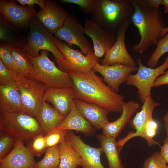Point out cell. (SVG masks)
Here are the masks:
<instances>
[{
    "mask_svg": "<svg viewBox=\"0 0 168 168\" xmlns=\"http://www.w3.org/2000/svg\"><path fill=\"white\" fill-rule=\"evenodd\" d=\"M74 102L78 111L95 128L102 129L110 122L108 118L109 112L96 105L75 99Z\"/></svg>",
    "mask_w": 168,
    "mask_h": 168,
    "instance_id": "cell-19",
    "label": "cell"
},
{
    "mask_svg": "<svg viewBox=\"0 0 168 168\" xmlns=\"http://www.w3.org/2000/svg\"><path fill=\"white\" fill-rule=\"evenodd\" d=\"M139 107V104L134 101L126 102L123 106L120 116L115 120L106 124L102 129V134L117 137L126 125L130 122L132 117Z\"/></svg>",
    "mask_w": 168,
    "mask_h": 168,
    "instance_id": "cell-22",
    "label": "cell"
},
{
    "mask_svg": "<svg viewBox=\"0 0 168 168\" xmlns=\"http://www.w3.org/2000/svg\"><path fill=\"white\" fill-rule=\"evenodd\" d=\"M24 77L7 68L0 59V85L19 82Z\"/></svg>",
    "mask_w": 168,
    "mask_h": 168,
    "instance_id": "cell-33",
    "label": "cell"
},
{
    "mask_svg": "<svg viewBox=\"0 0 168 168\" xmlns=\"http://www.w3.org/2000/svg\"><path fill=\"white\" fill-rule=\"evenodd\" d=\"M168 84V70L159 76L155 80L153 87H157Z\"/></svg>",
    "mask_w": 168,
    "mask_h": 168,
    "instance_id": "cell-39",
    "label": "cell"
},
{
    "mask_svg": "<svg viewBox=\"0 0 168 168\" xmlns=\"http://www.w3.org/2000/svg\"><path fill=\"white\" fill-rule=\"evenodd\" d=\"M137 62L138 65L137 73L130 74L125 83L127 85L135 86L137 89L139 99L143 103L146 98L151 96L152 89L156 79L163 74L168 68V55L163 63L155 68L146 66L140 58H138Z\"/></svg>",
    "mask_w": 168,
    "mask_h": 168,
    "instance_id": "cell-7",
    "label": "cell"
},
{
    "mask_svg": "<svg viewBox=\"0 0 168 168\" xmlns=\"http://www.w3.org/2000/svg\"><path fill=\"white\" fill-rule=\"evenodd\" d=\"M55 45L64 57V59L57 63L58 67L62 71L68 73L70 72L85 73L93 70L99 58L94 54L87 55L71 48L63 41L53 36Z\"/></svg>",
    "mask_w": 168,
    "mask_h": 168,
    "instance_id": "cell-8",
    "label": "cell"
},
{
    "mask_svg": "<svg viewBox=\"0 0 168 168\" xmlns=\"http://www.w3.org/2000/svg\"><path fill=\"white\" fill-rule=\"evenodd\" d=\"M75 95L73 87L56 88L47 86L43 100L51 103L63 116L70 112Z\"/></svg>",
    "mask_w": 168,
    "mask_h": 168,
    "instance_id": "cell-16",
    "label": "cell"
},
{
    "mask_svg": "<svg viewBox=\"0 0 168 168\" xmlns=\"http://www.w3.org/2000/svg\"><path fill=\"white\" fill-rule=\"evenodd\" d=\"M0 12L11 22L19 26L28 23L36 13L33 7H22L5 0L0 1Z\"/></svg>",
    "mask_w": 168,
    "mask_h": 168,
    "instance_id": "cell-18",
    "label": "cell"
},
{
    "mask_svg": "<svg viewBox=\"0 0 168 168\" xmlns=\"http://www.w3.org/2000/svg\"><path fill=\"white\" fill-rule=\"evenodd\" d=\"M65 140L80 155L84 164L83 167L105 168L100 161V156L103 152L101 147L95 148L86 143L72 131H68Z\"/></svg>",
    "mask_w": 168,
    "mask_h": 168,
    "instance_id": "cell-14",
    "label": "cell"
},
{
    "mask_svg": "<svg viewBox=\"0 0 168 168\" xmlns=\"http://www.w3.org/2000/svg\"><path fill=\"white\" fill-rule=\"evenodd\" d=\"M17 1L22 6L27 5L29 7H33L34 5L37 4L40 9L44 7L45 4V0H18Z\"/></svg>",
    "mask_w": 168,
    "mask_h": 168,
    "instance_id": "cell-38",
    "label": "cell"
},
{
    "mask_svg": "<svg viewBox=\"0 0 168 168\" xmlns=\"http://www.w3.org/2000/svg\"><path fill=\"white\" fill-rule=\"evenodd\" d=\"M156 45L147 61V66L149 67L155 68L161 57L168 52V32L158 40Z\"/></svg>",
    "mask_w": 168,
    "mask_h": 168,
    "instance_id": "cell-30",
    "label": "cell"
},
{
    "mask_svg": "<svg viewBox=\"0 0 168 168\" xmlns=\"http://www.w3.org/2000/svg\"><path fill=\"white\" fill-rule=\"evenodd\" d=\"M29 143V149L33 154L38 157L45 152L47 148L45 136L42 134L35 136Z\"/></svg>",
    "mask_w": 168,
    "mask_h": 168,
    "instance_id": "cell-35",
    "label": "cell"
},
{
    "mask_svg": "<svg viewBox=\"0 0 168 168\" xmlns=\"http://www.w3.org/2000/svg\"><path fill=\"white\" fill-rule=\"evenodd\" d=\"M141 110L137 112L129 123L131 127L136 132L140 130L147 123L152 119L153 110L161 103L155 101L151 96L147 97L143 103Z\"/></svg>",
    "mask_w": 168,
    "mask_h": 168,
    "instance_id": "cell-27",
    "label": "cell"
},
{
    "mask_svg": "<svg viewBox=\"0 0 168 168\" xmlns=\"http://www.w3.org/2000/svg\"><path fill=\"white\" fill-rule=\"evenodd\" d=\"M163 145L161 147L160 153L167 164H168V138H166Z\"/></svg>",
    "mask_w": 168,
    "mask_h": 168,
    "instance_id": "cell-40",
    "label": "cell"
},
{
    "mask_svg": "<svg viewBox=\"0 0 168 168\" xmlns=\"http://www.w3.org/2000/svg\"><path fill=\"white\" fill-rule=\"evenodd\" d=\"M16 84L23 112L35 117L48 86L40 81L26 78Z\"/></svg>",
    "mask_w": 168,
    "mask_h": 168,
    "instance_id": "cell-10",
    "label": "cell"
},
{
    "mask_svg": "<svg viewBox=\"0 0 168 168\" xmlns=\"http://www.w3.org/2000/svg\"><path fill=\"white\" fill-rule=\"evenodd\" d=\"M30 21L27 43L20 46L33 57H38L40 50H45L53 54L57 63L63 61L64 57L55 45L51 33L39 21Z\"/></svg>",
    "mask_w": 168,
    "mask_h": 168,
    "instance_id": "cell-6",
    "label": "cell"
},
{
    "mask_svg": "<svg viewBox=\"0 0 168 168\" xmlns=\"http://www.w3.org/2000/svg\"><path fill=\"white\" fill-rule=\"evenodd\" d=\"M57 39L71 47L76 45L85 55L94 54L93 47L85 36L84 26L74 16L69 15L63 25L54 33Z\"/></svg>",
    "mask_w": 168,
    "mask_h": 168,
    "instance_id": "cell-9",
    "label": "cell"
},
{
    "mask_svg": "<svg viewBox=\"0 0 168 168\" xmlns=\"http://www.w3.org/2000/svg\"><path fill=\"white\" fill-rule=\"evenodd\" d=\"M35 118L44 133L54 130L65 118L54 108L43 100Z\"/></svg>",
    "mask_w": 168,
    "mask_h": 168,
    "instance_id": "cell-21",
    "label": "cell"
},
{
    "mask_svg": "<svg viewBox=\"0 0 168 168\" xmlns=\"http://www.w3.org/2000/svg\"><path fill=\"white\" fill-rule=\"evenodd\" d=\"M61 129L74 130L88 135L94 134L95 131V128L78 111L74 100L69 113L54 130Z\"/></svg>",
    "mask_w": 168,
    "mask_h": 168,
    "instance_id": "cell-23",
    "label": "cell"
},
{
    "mask_svg": "<svg viewBox=\"0 0 168 168\" xmlns=\"http://www.w3.org/2000/svg\"><path fill=\"white\" fill-rule=\"evenodd\" d=\"M68 131L65 130H56L46 134L45 137L47 148L57 146L64 141Z\"/></svg>",
    "mask_w": 168,
    "mask_h": 168,
    "instance_id": "cell-34",
    "label": "cell"
},
{
    "mask_svg": "<svg viewBox=\"0 0 168 168\" xmlns=\"http://www.w3.org/2000/svg\"><path fill=\"white\" fill-rule=\"evenodd\" d=\"M166 164L160 152H155L145 160L142 168H166Z\"/></svg>",
    "mask_w": 168,
    "mask_h": 168,
    "instance_id": "cell-36",
    "label": "cell"
},
{
    "mask_svg": "<svg viewBox=\"0 0 168 168\" xmlns=\"http://www.w3.org/2000/svg\"><path fill=\"white\" fill-rule=\"evenodd\" d=\"M57 146L60 158L58 168H76L79 166H84L80 155L65 140Z\"/></svg>",
    "mask_w": 168,
    "mask_h": 168,
    "instance_id": "cell-26",
    "label": "cell"
},
{
    "mask_svg": "<svg viewBox=\"0 0 168 168\" xmlns=\"http://www.w3.org/2000/svg\"><path fill=\"white\" fill-rule=\"evenodd\" d=\"M66 3H70L79 6L86 13H93L96 7V0H62Z\"/></svg>",
    "mask_w": 168,
    "mask_h": 168,
    "instance_id": "cell-37",
    "label": "cell"
},
{
    "mask_svg": "<svg viewBox=\"0 0 168 168\" xmlns=\"http://www.w3.org/2000/svg\"><path fill=\"white\" fill-rule=\"evenodd\" d=\"M36 163L29 148L17 138L11 151L0 160V168H35Z\"/></svg>",
    "mask_w": 168,
    "mask_h": 168,
    "instance_id": "cell-15",
    "label": "cell"
},
{
    "mask_svg": "<svg viewBox=\"0 0 168 168\" xmlns=\"http://www.w3.org/2000/svg\"><path fill=\"white\" fill-rule=\"evenodd\" d=\"M130 19L125 21L118 28L116 40L112 47L106 53L101 64L111 65L120 63L126 65L136 66V63L128 52L125 43L126 33L130 23Z\"/></svg>",
    "mask_w": 168,
    "mask_h": 168,
    "instance_id": "cell-11",
    "label": "cell"
},
{
    "mask_svg": "<svg viewBox=\"0 0 168 168\" xmlns=\"http://www.w3.org/2000/svg\"><path fill=\"white\" fill-rule=\"evenodd\" d=\"M82 168H87L85 167H82Z\"/></svg>",
    "mask_w": 168,
    "mask_h": 168,
    "instance_id": "cell-45",
    "label": "cell"
},
{
    "mask_svg": "<svg viewBox=\"0 0 168 168\" xmlns=\"http://www.w3.org/2000/svg\"><path fill=\"white\" fill-rule=\"evenodd\" d=\"M68 73L72 81L75 99L96 105L109 112L121 113L126 102L124 96L106 85L93 70Z\"/></svg>",
    "mask_w": 168,
    "mask_h": 168,
    "instance_id": "cell-1",
    "label": "cell"
},
{
    "mask_svg": "<svg viewBox=\"0 0 168 168\" xmlns=\"http://www.w3.org/2000/svg\"><path fill=\"white\" fill-rule=\"evenodd\" d=\"M134 9L131 21L138 29L140 39L132 48L134 52L142 54L151 47L156 45L166 27L161 9H150L143 0H131Z\"/></svg>",
    "mask_w": 168,
    "mask_h": 168,
    "instance_id": "cell-2",
    "label": "cell"
},
{
    "mask_svg": "<svg viewBox=\"0 0 168 168\" xmlns=\"http://www.w3.org/2000/svg\"><path fill=\"white\" fill-rule=\"evenodd\" d=\"M164 122V127L166 134V137L168 138V111L163 117Z\"/></svg>",
    "mask_w": 168,
    "mask_h": 168,
    "instance_id": "cell-42",
    "label": "cell"
},
{
    "mask_svg": "<svg viewBox=\"0 0 168 168\" xmlns=\"http://www.w3.org/2000/svg\"><path fill=\"white\" fill-rule=\"evenodd\" d=\"M0 112H24L16 82L0 85Z\"/></svg>",
    "mask_w": 168,
    "mask_h": 168,
    "instance_id": "cell-20",
    "label": "cell"
},
{
    "mask_svg": "<svg viewBox=\"0 0 168 168\" xmlns=\"http://www.w3.org/2000/svg\"><path fill=\"white\" fill-rule=\"evenodd\" d=\"M168 32V25L167 26L163 29L162 32L161 38L164 37Z\"/></svg>",
    "mask_w": 168,
    "mask_h": 168,
    "instance_id": "cell-44",
    "label": "cell"
},
{
    "mask_svg": "<svg viewBox=\"0 0 168 168\" xmlns=\"http://www.w3.org/2000/svg\"><path fill=\"white\" fill-rule=\"evenodd\" d=\"M0 130L28 143L36 136L44 134L35 118L22 112H0Z\"/></svg>",
    "mask_w": 168,
    "mask_h": 168,
    "instance_id": "cell-4",
    "label": "cell"
},
{
    "mask_svg": "<svg viewBox=\"0 0 168 168\" xmlns=\"http://www.w3.org/2000/svg\"><path fill=\"white\" fill-rule=\"evenodd\" d=\"M40 53L37 57L27 53L34 70L32 79L42 82L50 87H73L72 81L69 74L61 70L50 59L48 51L41 50Z\"/></svg>",
    "mask_w": 168,
    "mask_h": 168,
    "instance_id": "cell-5",
    "label": "cell"
},
{
    "mask_svg": "<svg viewBox=\"0 0 168 168\" xmlns=\"http://www.w3.org/2000/svg\"><path fill=\"white\" fill-rule=\"evenodd\" d=\"M44 157L36 162L35 168H58L60 163L58 146L47 148Z\"/></svg>",
    "mask_w": 168,
    "mask_h": 168,
    "instance_id": "cell-29",
    "label": "cell"
},
{
    "mask_svg": "<svg viewBox=\"0 0 168 168\" xmlns=\"http://www.w3.org/2000/svg\"><path fill=\"white\" fill-rule=\"evenodd\" d=\"M158 127V123L152 118L139 131L129 132L125 137L116 141L117 145L119 151H121L125 143L129 140L136 137H141L145 139L149 146L156 145H159L160 143L159 142L153 139L156 134Z\"/></svg>",
    "mask_w": 168,
    "mask_h": 168,
    "instance_id": "cell-25",
    "label": "cell"
},
{
    "mask_svg": "<svg viewBox=\"0 0 168 168\" xmlns=\"http://www.w3.org/2000/svg\"><path fill=\"white\" fill-rule=\"evenodd\" d=\"M96 138L106 155L109 168H125L120 158V151L117 145L116 138L103 134H97Z\"/></svg>",
    "mask_w": 168,
    "mask_h": 168,
    "instance_id": "cell-24",
    "label": "cell"
},
{
    "mask_svg": "<svg viewBox=\"0 0 168 168\" xmlns=\"http://www.w3.org/2000/svg\"><path fill=\"white\" fill-rule=\"evenodd\" d=\"M12 53L20 75L32 79L34 70L27 52L23 49L12 46Z\"/></svg>",
    "mask_w": 168,
    "mask_h": 168,
    "instance_id": "cell-28",
    "label": "cell"
},
{
    "mask_svg": "<svg viewBox=\"0 0 168 168\" xmlns=\"http://www.w3.org/2000/svg\"><path fill=\"white\" fill-rule=\"evenodd\" d=\"M69 15L61 7L49 0H45L44 7L35 16L52 34L63 25Z\"/></svg>",
    "mask_w": 168,
    "mask_h": 168,
    "instance_id": "cell-17",
    "label": "cell"
},
{
    "mask_svg": "<svg viewBox=\"0 0 168 168\" xmlns=\"http://www.w3.org/2000/svg\"><path fill=\"white\" fill-rule=\"evenodd\" d=\"M17 139L3 132H0V160L6 156L13 148Z\"/></svg>",
    "mask_w": 168,
    "mask_h": 168,
    "instance_id": "cell-32",
    "label": "cell"
},
{
    "mask_svg": "<svg viewBox=\"0 0 168 168\" xmlns=\"http://www.w3.org/2000/svg\"><path fill=\"white\" fill-rule=\"evenodd\" d=\"M12 48L9 44H1L0 59L6 68L20 75L12 54Z\"/></svg>",
    "mask_w": 168,
    "mask_h": 168,
    "instance_id": "cell-31",
    "label": "cell"
},
{
    "mask_svg": "<svg viewBox=\"0 0 168 168\" xmlns=\"http://www.w3.org/2000/svg\"><path fill=\"white\" fill-rule=\"evenodd\" d=\"M164 6V12L165 13H168V0H163L162 4Z\"/></svg>",
    "mask_w": 168,
    "mask_h": 168,
    "instance_id": "cell-43",
    "label": "cell"
},
{
    "mask_svg": "<svg viewBox=\"0 0 168 168\" xmlns=\"http://www.w3.org/2000/svg\"><path fill=\"white\" fill-rule=\"evenodd\" d=\"M166 168H168V166H167Z\"/></svg>",
    "mask_w": 168,
    "mask_h": 168,
    "instance_id": "cell-46",
    "label": "cell"
},
{
    "mask_svg": "<svg viewBox=\"0 0 168 168\" xmlns=\"http://www.w3.org/2000/svg\"><path fill=\"white\" fill-rule=\"evenodd\" d=\"M84 26L85 34L92 41L95 55L99 59L104 57L115 43L116 35L91 19L85 20Z\"/></svg>",
    "mask_w": 168,
    "mask_h": 168,
    "instance_id": "cell-12",
    "label": "cell"
},
{
    "mask_svg": "<svg viewBox=\"0 0 168 168\" xmlns=\"http://www.w3.org/2000/svg\"><path fill=\"white\" fill-rule=\"evenodd\" d=\"M134 11L131 0H96L92 14L95 22L110 31L130 19Z\"/></svg>",
    "mask_w": 168,
    "mask_h": 168,
    "instance_id": "cell-3",
    "label": "cell"
},
{
    "mask_svg": "<svg viewBox=\"0 0 168 168\" xmlns=\"http://www.w3.org/2000/svg\"><path fill=\"white\" fill-rule=\"evenodd\" d=\"M146 6L150 9H158L162 5L163 0H143Z\"/></svg>",
    "mask_w": 168,
    "mask_h": 168,
    "instance_id": "cell-41",
    "label": "cell"
},
{
    "mask_svg": "<svg viewBox=\"0 0 168 168\" xmlns=\"http://www.w3.org/2000/svg\"><path fill=\"white\" fill-rule=\"evenodd\" d=\"M138 67L120 63L103 65L97 62L93 70L101 74L103 80L115 92L118 93L120 85L126 82L128 76L137 71Z\"/></svg>",
    "mask_w": 168,
    "mask_h": 168,
    "instance_id": "cell-13",
    "label": "cell"
}]
</instances>
